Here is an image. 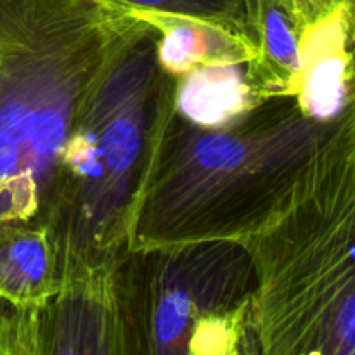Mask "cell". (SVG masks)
Returning <instances> with one entry per match:
<instances>
[{
    "label": "cell",
    "instance_id": "cell-9",
    "mask_svg": "<svg viewBox=\"0 0 355 355\" xmlns=\"http://www.w3.org/2000/svg\"><path fill=\"white\" fill-rule=\"evenodd\" d=\"M113 2L121 3L135 12L168 14V16L217 24L246 40L243 0H113Z\"/></svg>",
    "mask_w": 355,
    "mask_h": 355
},
{
    "label": "cell",
    "instance_id": "cell-5",
    "mask_svg": "<svg viewBox=\"0 0 355 355\" xmlns=\"http://www.w3.org/2000/svg\"><path fill=\"white\" fill-rule=\"evenodd\" d=\"M111 291L125 355H200L248 315L252 259L232 241L125 248Z\"/></svg>",
    "mask_w": 355,
    "mask_h": 355
},
{
    "label": "cell",
    "instance_id": "cell-2",
    "mask_svg": "<svg viewBox=\"0 0 355 355\" xmlns=\"http://www.w3.org/2000/svg\"><path fill=\"white\" fill-rule=\"evenodd\" d=\"M144 23L113 0H0V222L45 227L66 142Z\"/></svg>",
    "mask_w": 355,
    "mask_h": 355
},
{
    "label": "cell",
    "instance_id": "cell-10",
    "mask_svg": "<svg viewBox=\"0 0 355 355\" xmlns=\"http://www.w3.org/2000/svg\"><path fill=\"white\" fill-rule=\"evenodd\" d=\"M248 319V318H246ZM246 321L232 326L227 331L215 336L200 355H246L245 352Z\"/></svg>",
    "mask_w": 355,
    "mask_h": 355
},
{
    "label": "cell",
    "instance_id": "cell-3",
    "mask_svg": "<svg viewBox=\"0 0 355 355\" xmlns=\"http://www.w3.org/2000/svg\"><path fill=\"white\" fill-rule=\"evenodd\" d=\"M139 14V12H137ZM180 78L159 59L146 19L114 54L64 146L45 229L59 281L114 262L162 135L179 110Z\"/></svg>",
    "mask_w": 355,
    "mask_h": 355
},
{
    "label": "cell",
    "instance_id": "cell-4",
    "mask_svg": "<svg viewBox=\"0 0 355 355\" xmlns=\"http://www.w3.org/2000/svg\"><path fill=\"white\" fill-rule=\"evenodd\" d=\"M257 355H355V118L347 114L283 214L241 243Z\"/></svg>",
    "mask_w": 355,
    "mask_h": 355
},
{
    "label": "cell",
    "instance_id": "cell-11",
    "mask_svg": "<svg viewBox=\"0 0 355 355\" xmlns=\"http://www.w3.org/2000/svg\"><path fill=\"white\" fill-rule=\"evenodd\" d=\"M311 2L322 17H329L338 10L354 7V0H311Z\"/></svg>",
    "mask_w": 355,
    "mask_h": 355
},
{
    "label": "cell",
    "instance_id": "cell-6",
    "mask_svg": "<svg viewBox=\"0 0 355 355\" xmlns=\"http://www.w3.org/2000/svg\"><path fill=\"white\" fill-rule=\"evenodd\" d=\"M111 266L69 277L35 304L0 300V355H125Z\"/></svg>",
    "mask_w": 355,
    "mask_h": 355
},
{
    "label": "cell",
    "instance_id": "cell-1",
    "mask_svg": "<svg viewBox=\"0 0 355 355\" xmlns=\"http://www.w3.org/2000/svg\"><path fill=\"white\" fill-rule=\"evenodd\" d=\"M354 101L336 116L300 96L252 103L217 125L172 114L142 186L127 248L245 243L293 200Z\"/></svg>",
    "mask_w": 355,
    "mask_h": 355
},
{
    "label": "cell",
    "instance_id": "cell-7",
    "mask_svg": "<svg viewBox=\"0 0 355 355\" xmlns=\"http://www.w3.org/2000/svg\"><path fill=\"white\" fill-rule=\"evenodd\" d=\"M159 31V59L179 78L205 68L238 66L253 59L248 42L225 28L168 14L139 12Z\"/></svg>",
    "mask_w": 355,
    "mask_h": 355
},
{
    "label": "cell",
    "instance_id": "cell-8",
    "mask_svg": "<svg viewBox=\"0 0 355 355\" xmlns=\"http://www.w3.org/2000/svg\"><path fill=\"white\" fill-rule=\"evenodd\" d=\"M59 286L47 229L33 222H0V300L35 304Z\"/></svg>",
    "mask_w": 355,
    "mask_h": 355
}]
</instances>
